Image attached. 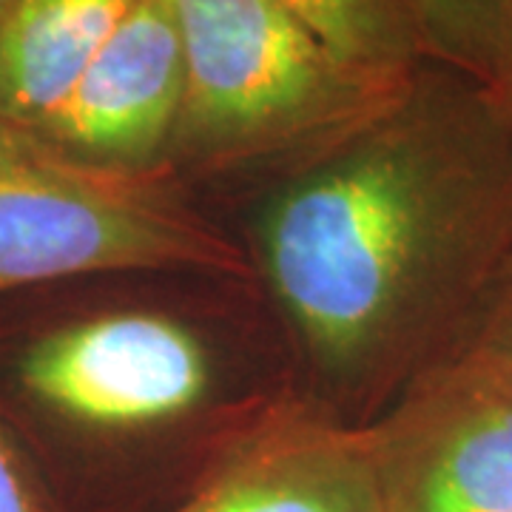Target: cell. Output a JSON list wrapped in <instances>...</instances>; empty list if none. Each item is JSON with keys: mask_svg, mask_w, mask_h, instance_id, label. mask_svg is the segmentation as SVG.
<instances>
[{"mask_svg": "<svg viewBox=\"0 0 512 512\" xmlns=\"http://www.w3.org/2000/svg\"><path fill=\"white\" fill-rule=\"evenodd\" d=\"M427 55L447 63L484 94L512 66V0H404Z\"/></svg>", "mask_w": 512, "mask_h": 512, "instance_id": "30bf717a", "label": "cell"}, {"mask_svg": "<svg viewBox=\"0 0 512 512\" xmlns=\"http://www.w3.org/2000/svg\"><path fill=\"white\" fill-rule=\"evenodd\" d=\"M245 276L248 259L154 171L86 163L0 120V299L137 271Z\"/></svg>", "mask_w": 512, "mask_h": 512, "instance_id": "7a4b0ae2", "label": "cell"}, {"mask_svg": "<svg viewBox=\"0 0 512 512\" xmlns=\"http://www.w3.org/2000/svg\"><path fill=\"white\" fill-rule=\"evenodd\" d=\"M197 336L148 311L0 313V424L97 441L183 416L208 393Z\"/></svg>", "mask_w": 512, "mask_h": 512, "instance_id": "277c9868", "label": "cell"}, {"mask_svg": "<svg viewBox=\"0 0 512 512\" xmlns=\"http://www.w3.org/2000/svg\"><path fill=\"white\" fill-rule=\"evenodd\" d=\"M379 512H512V399L424 367L373 427Z\"/></svg>", "mask_w": 512, "mask_h": 512, "instance_id": "5b68a950", "label": "cell"}, {"mask_svg": "<svg viewBox=\"0 0 512 512\" xmlns=\"http://www.w3.org/2000/svg\"><path fill=\"white\" fill-rule=\"evenodd\" d=\"M140 0H18L0 20V120L43 126Z\"/></svg>", "mask_w": 512, "mask_h": 512, "instance_id": "ba28073f", "label": "cell"}, {"mask_svg": "<svg viewBox=\"0 0 512 512\" xmlns=\"http://www.w3.org/2000/svg\"><path fill=\"white\" fill-rule=\"evenodd\" d=\"M484 97L493 103V109L512 126V66H510V72H507V77L501 80V86H498L495 92L484 94Z\"/></svg>", "mask_w": 512, "mask_h": 512, "instance_id": "4fadbf2b", "label": "cell"}, {"mask_svg": "<svg viewBox=\"0 0 512 512\" xmlns=\"http://www.w3.org/2000/svg\"><path fill=\"white\" fill-rule=\"evenodd\" d=\"M15 3H18V0H0V20L9 15V9H12Z\"/></svg>", "mask_w": 512, "mask_h": 512, "instance_id": "5bb4252c", "label": "cell"}, {"mask_svg": "<svg viewBox=\"0 0 512 512\" xmlns=\"http://www.w3.org/2000/svg\"><path fill=\"white\" fill-rule=\"evenodd\" d=\"M183 37L171 0H140L60 109L35 131L86 163L154 171L177 128Z\"/></svg>", "mask_w": 512, "mask_h": 512, "instance_id": "8992f818", "label": "cell"}, {"mask_svg": "<svg viewBox=\"0 0 512 512\" xmlns=\"http://www.w3.org/2000/svg\"><path fill=\"white\" fill-rule=\"evenodd\" d=\"M439 362L512 399V262Z\"/></svg>", "mask_w": 512, "mask_h": 512, "instance_id": "8fae6325", "label": "cell"}, {"mask_svg": "<svg viewBox=\"0 0 512 512\" xmlns=\"http://www.w3.org/2000/svg\"><path fill=\"white\" fill-rule=\"evenodd\" d=\"M302 20L350 72L390 89H413L427 46L404 0H274Z\"/></svg>", "mask_w": 512, "mask_h": 512, "instance_id": "9c48e42d", "label": "cell"}, {"mask_svg": "<svg viewBox=\"0 0 512 512\" xmlns=\"http://www.w3.org/2000/svg\"><path fill=\"white\" fill-rule=\"evenodd\" d=\"M171 6L185 60L171 143L200 160L345 140L416 92L350 72L274 0H171Z\"/></svg>", "mask_w": 512, "mask_h": 512, "instance_id": "3957f363", "label": "cell"}, {"mask_svg": "<svg viewBox=\"0 0 512 512\" xmlns=\"http://www.w3.org/2000/svg\"><path fill=\"white\" fill-rule=\"evenodd\" d=\"M0 512H49L35 473L0 424Z\"/></svg>", "mask_w": 512, "mask_h": 512, "instance_id": "7c38bea8", "label": "cell"}, {"mask_svg": "<svg viewBox=\"0 0 512 512\" xmlns=\"http://www.w3.org/2000/svg\"><path fill=\"white\" fill-rule=\"evenodd\" d=\"M262 262L330 373L436 365L512 262V126L476 86L416 89L276 194Z\"/></svg>", "mask_w": 512, "mask_h": 512, "instance_id": "6da1fadb", "label": "cell"}, {"mask_svg": "<svg viewBox=\"0 0 512 512\" xmlns=\"http://www.w3.org/2000/svg\"><path fill=\"white\" fill-rule=\"evenodd\" d=\"M174 512H379L373 427L274 410Z\"/></svg>", "mask_w": 512, "mask_h": 512, "instance_id": "52a82bcc", "label": "cell"}]
</instances>
